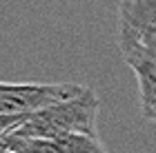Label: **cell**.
Masks as SVG:
<instances>
[{
    "instance_id": "obj_4",
    "label": "cell",
    "mask_w": 156,
    "mask_h": 153,
    "mask_svg": "<svg viewBox=\"0 0 156 153\" xmlns=\"http://www.w3.org/2000/svg\"><path fill=\"white\" fill-rule=\"evenodd\" d=\"M127 65L134 69L140 91V109L147 120L156 122V58L152 55H134L127 58Z\"/></svg>"
},
{
    "instance_id": "obj_2",
    "label": "cell",
    "mask_w": 156,
    "mask_h": 153,
    "mask_svg": "<svg viewBox=\"0 0 156 153\" xmlns=\"http://www.w3.org/2000/svg\"><path fill=\"white\" fill-rule=\"evenodd\" d=\"M87 87L74 82L51 85H11L0 91V115H34L80 95Z\"/></svg>"
},
{
    "instance_id": "obj_5",
    "label": "cell",
    "mask_w": 156,
    "mask_h": 153,
    "mask_svg": "<svg viewBox=\"0 0 156 153\" xmlns=\"http://www.w3.org/2000/svg\"><path fill=\"white\" fill-rule=\"evenodd\" d=\"M7 87H9V82H0V91H5Z\"/></svg>"
},
{
    "instance_id": "obj_6",
    "label": "cell",
    "mask_w": 156,
    "mask_h": 153,
    "mask_svg": "<svg viewBox=\"0 0 156 153\" xmlns=\"http://www.w3.org/2000/svg\"><path fill=\"white\" fill-rule=\"evenodd\" d=\"M5 153H11V151H5Z\"/></svg>"
},
{
    "instance_id": "obj_1",
    "label": "cell",
    "mask_w": 156,
    "mask_h": 153,
    "mask_svg": "<svg viewBox=\"0 0 156 153\" xmlns=\"http://www.w3.org/2000/svg\"><path fill=\"white\" fill-rule=\"evenodd\" d=\"M98 111H101V98L94 89L87 87L76 98L34 113L13 133L23 138H38V140H56L74 133L98 138Z\"/></svg>"
},
{
    "instance_id": "obj_3",
    "label": "cell",
    "mask_w": 156,
    "mask_h": 153,
    "mask_svg": "<svg viewBox=\"0 0 156 153\" xmlns=\"http://www.w3.org/2000/svg\"><path fill=\"white\" fill-rule=\"evenodd\" d=\"M156 29V0H120L118 36H138Z\"/></svg>"
}]
</instances>
